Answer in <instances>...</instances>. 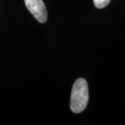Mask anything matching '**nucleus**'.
Returning <instances> with one entry per match:
<instances>
[{
    "label": "nucleus",
    "instance_id": "f257e3e1",
    "mask_svg": "<svg viewBox=\"0 0 125 125\" xmlns=\"http://www.w3.org/2000/svg\"><path fill=\"white\" fill-rule=\"evenodd\" d=\"M89 100V92L87 81L79 78L74 82L70 98V109L74 113H80L85 110Z\"/></svg>",
    "mask_w": 125,
    "mask_h": 125
},
{
    "label": "nucleus",
    "instance_id": "f03ea898",
    "mask_svg": "<svg viewBox=\"0 0 125 125\" xmlns=\"http://www.w3.org/2000/svg\"><path fill=\"white\" fill-rule=\"evenodd\" d=\"M24 2L27 9L39 22H47V12L42 0H24Z\"/></svg>",
    "mask_w": 125,
    "mask_h": 125
},
{
    "label": "nucleus",
    "instance_id": "7ed1b4c3",
    "mask_svg": "<svg viewBox=\"0 0 125 125\" xmlns=\"http://www.w3.org/2000/svg\"><path fill=\"white\" fill-rule=\"evenodd\" d=\"M111 0H93L94 4L97 9L105 8L110 3Z\"/></svg>",
    "mask_w": 125,
    "mask_h": 125
}]
</instances>
